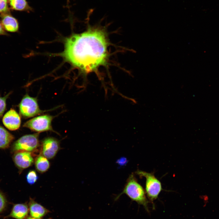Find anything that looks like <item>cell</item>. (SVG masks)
Here are the masks:
<instances>
[{"label":"cell","mask_w":219,"mask_h":219,"mask_svg":"<svg viewBox=\"0 0 219 219\" xmlns=\"http://www.w3.org/2000/svg\"><path fill=\"white\" fill-rule=\"evenodd\" d=\"M107 44L106 35L102 30L90 29L67 38L64 50L60 54L73 66L89 73L106 63Z\"/></svg>","instance_id":"cell-1"},{"label":"cell","mask_w":219,"mask_h":219,"mask_svg":"<svg viewBox=\"0 0 219 219\" xmlns=\"http://www.w3.org/2000/svg\"><path fill=\"white\" fill-rule=\"evenodd\" d=\"M123 194L127 195L132 200L139 204L142 205L145 210L149 212L148 201L145 191L133 175L131 174L129 176L122 192L116 197L115 200H117Z\"/></svg>","instance_id":"cell-2"},{"label":"cell","mask_w":219,"mask_h":219,"mask_svg":"<svg viewBox=\"0 0 219 219\" xmlns=\"http://www.w3.org/2000/svg\"><path fill=\"white\" fill-rule=\"evenodd\" d=\"M137 174L146 178L145 190L148 198L154 207V201L158 197L162 190L161 182L152 173L138 171Z\"/></svg>","instance_id":"cell-3"},{"label":"cell","mask_w":219,"mask_h":219,"mask_svg":"<svg viewBox=\"0 0 219 219\" xmlns=\"http://www.w3.org/2000/svg\"><path fill=\"white\" fill-rule=\"evenodd\" d=\"M39 133L29 134L20 137L13 144V151H26L31 152L35 151L39 146Z\"/></svg>","instance_id":"cell-4"},{"label":"cell","mask_w":219,"mask_h":219,"mask_svg":"<svg viewBox=\"0 0 219 219\" xmlns=\"http://www.w3.org/2000/svg\"><path fill=\"white\" fill-rule=\"evenodd\" d=\"M53 116L49 115H42L30 120L25 122L23 127L38 133L53 130L51 122Z\"/></svg>","instance_id":"cell-5"},{"label":"cell","mask_w":219,"mask_h":219,"mask_svg":"<svg viewBox=\"0 0 219 219\" xmlns=\"http://www.w3.org/2000/svg\"><path fill=\"white\" fill-rule=\"evenodd\" d=\"M20 114L24 118H30L44 112L39 108L37 100L26 94L23 97L19 106Z\"/></svg>","instance_id":"cell-6"},{"label":"cell","mask_w":219,"mask_h":219,"mask_svg":"<svg viewBox=\"0 0 219 219\" xmlns=\"http://www.w3.org/2000/svg\"><path fill=\"white\" fill-rule=\"evenodd\" d=\"M60 149L58 140L53 137L44 139L42 142L41 153L48 159H51L56 155Z\"/></svg>","instance_id":"cell-7"},{"label":"cell","mask_w":219,"mask_h":219,"mask_svg":"<svg viewBox=\"0 0 219 219\" xmlns=\"http://www.w3.org/2000/svg\"><path fill=\"white\" fill-rule=\"evenodd\" d=\"M2 122L9 130H15L18 129L21 125V118L17 112L11 109L4 116Z\"/></svg>","instance_id":"cell-8"},{"label":"cell","mask_w":219,"mask_h":219,"mask_svg":"<svg viewBox=\"0 0 219 219\" xmlns=\"http://www.w3.org/2000/svg\"><path fill=\"white\" fill-rule=\"evenodd\" d=\"M13 160L16 165L21 170L30 166L34 162L31 152L26 151L16 152L13 157Z\"/></svg>","instance_id":"cell-9"},{"label":"cell","mask_w":219,"mask_h":219,"mask_svg":"<svg viewBox=\"0 0 219 219\" xmlns=\"http://www.w3.org/2000/svg\"><path fill=\"white\" fill-rule=\"evenodd\" d=\"M0 22L4 30L6 31L16 32L19 28L18 22L10 13L0 15Z\"/></svg>","instance_id":"cell-10"},{"label":"cell","mask_w":219,"mask_h":219,"mask_svg":"<svg viewBox=\"0 0 219 219\" xmlns=\"http://www.w3.org/2000/svg\"><path fill=\"white\" fill-rule=\"evenodd\" d=\"M30 212L32 217L39 219L46 214L48 211L43 206L32 200L30 203Z\"/></svg>","instance_id":"cell-11"},{"label":"cell","mask_w":219,"mask_h":219,"mask_svg":"<svg viewBox=\"0 0 219 219\" xmlns=\"http://www.w3.org/2000/svg\"><path fill=\"white\" fill-rule=\"evenodd\" d=\"M28 213V208L26 205L18 204L14 206L9 216L17 219H24Z\"/></svg>","instance_id":"cell-12"},{"label":"cell","mask_w":219,"mask_h":219,"mask_svg":"<svg viewBox=\"0 0 219 219\" xmlns=\"http://www.w3.org/2000/svg\"><path fill=\"white\" fill-rule=\"evenodd\" d=\"M14 138L12 134L0 126V148H8Z\"/></svg>","instance_id":"cell-13"},{"label":"cell","mask_w":219,"mask_h":219,"mask_svg":"<svg viewBox=\"0 0 219 219\" xmlns=\"http://www.w3.org/2000/svg\"><path fill=\"white\" fill-rule=\"evenodd\" d=\"M35 165L36 170L41 173L46 172L50 167V162L48 159L42 155H39L36 158Z\"/></svg>","instance_id":"cell-14"},{"label":"cell","mask_w":219,"mask_h":219,"mask_svg":"<svg viewBox=\"0 0 219 219\" xmlns=\"http://www.w3.org/2000/svg\"><path fill=\"white\" fill-rule=\"evenodd\" d=\"M12 9L19 11H27L31 9L26 0H8Z\"/></svg>","instance_id":"cell-15"},{"label":"cell","mask_w":219,"mask_h":219,"mask_svg":"<svg viewBox=\"0 0 219 219\" xmlns=\"http://www.w3.org/2000/svg\"><path fill=\"white\" fill-rule=\"evenodd\" d=\"M38 178L36 171L34 170H31L29 171L26 176L27 182L31 185L34 184L36 182Z\"/></svg>","instance_id":"cell-16"},{"label":"cell","mask_w":219,"mask_h":219,"mask_svg":"<svg viewBox=\"0 0 219 219\" xmlns=\"http://www.w3.org/2000/svg\"><path fill=\"white\" fill-rule=\"evenodd\" d=\"M10 12L8 0H0V15Z\"/></svg>","instance_id":"cell-17"},{"label":"cell","mask_w":219,"mask_h":219,"mask_svg":"<svg viewBox=\"0 0 219 219\" xmlns=\"http://www.w3.org/2000/svg\"><path fill=\"white\" fill-rule=\"evenodd\" d=\"M11 92L3 97H0V116H2L5 110L6 106V100Z\"/></svg>","instance_id":"cell-18"},{"label":"cell","mask_w":219,"mask_h":219,"mask_svg":"<svg viewBox=\"0 0 219 219\" xmlns=\"http://www.w3.org/2000/svg\"><path fill=\"white\" fill-rule=\"evenodd\" d=\"M5 204V198L2 194L0 193V212L4 208Z\"/></svg>","instance_id":"cell-19"},{"label":"cell","mask_w":219,"mask_h":219,"mask_svg":"<svg viewBox=\"0 0 219 219\" xmlns=\"http://www.w3.org/2000/svg\"><path fill=\"white\" fill-rule=\"evenodd\" d=\"M8 33L4 30L1 24L0 23V35H8Z\"/></svg>","instance_id":"cell-20"},{"label":"cell","mask_w":219,"mask_h":219,"mask_svg":"<svg viewBox=\"0 0 219 219\" xmlns=\"http://www.w3.org/2000/svg\"><path fill=\"white\" fill-rule=\"evenodd\" d=\"M27 219H42L40 218H36L33 217H29Z\"/></svg>","instance_id":"cell-21"}]
</instances>
